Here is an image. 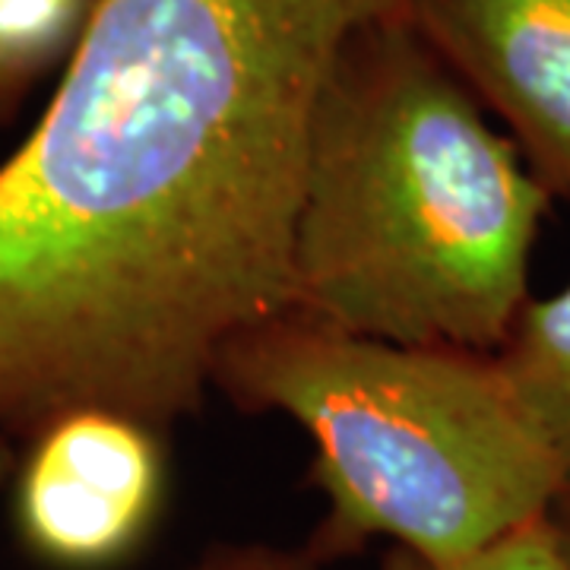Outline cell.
Here are the masks:
<instances>
[{
    "mask_svg": "<svg viewBox=\"0 0 570 570\" xmlns=\"http://www.w3.org/2000/svg\"><path fill=\"white\" fill-rule=\"evenodd\" d=\"M403 0H92L0 163V438L108 409L197 415L288 311L307 134L352 32Z\"/></svg>",
    "mask_w": 570,
    "mask_h": 570,
    "instance_id": "obj_1",
    "label": "cell"
},
{
    "mask_svg": "<svg viewBox=\"0 0 570 570\" xmlns=\"http://www.w3.org/2000/svg\"><path fill=\"white\" fill-rule=\"evenodd\" d=\"M551 194L403 13L352 32L307 134L288 311L396 346L498 352Z\"/></svg>",
    "mask_w": 570,
    "mask_h": 570,
    "instance_id": "obj_2",
    "label": "cell"
},
{
    "mask_svg": "<svg viewBox=\"0 0 570 570\" xmlns=\"http://www.w3.org/2000/svg\"><path fill=\"white\" fill-rule=\"evenodd\" d=\"M213 387L307 434L326 513L305 546L326 568L374 539L466 558L549 517L570 482L491 352L396 346L285 311L225 348Z\"/></svg>",
    "mask_w": 570,
    "mask_h": 570,
    "instance_id": "obj_3",
    "label": "cell"
},
{
    "mask_svg": "<svg viewBox=\"0 0 570 570\" xmlns=\"http://www.w3.org/2000/svg\"><path fill=\"white\" fill-rule=\"evenodd\" d=\"M168 498L165 431L108 409L41 425L10 475L20 546L55 570H115L153 539Z\"/></svg>",
    "mask_w": 570,
    "mask_h": 570,
    "instance_id": "obj_4",
    "label": "cell"
},
{
    "mask_svg": "<svg viewBox=\"0 0 570 570\" xmlns=\"http://www.w3.org/2000/svg\"><path fill=\"white\" fill-rule=\"evenodd\" d=\"M403 20L570 197V0H403Z\"/></svg>",
    "mask_w": 570,
    "mask_h": 570,
    "instance_id": "obj_5",
    "label": "cell"
},
{
    "mask_svg": "<svg viewBox=\"0 0 570 570\" xmlns=\"http://www.w3.org/2000/svg\"><path fill=\"white\" fill-rule=\"evenodd\" d=\"M494 355L504 384L570 472V283L530 298Z\"/></svg>",
    "mask_w": 570,
    "mask_h": 570,
    "instance_id": "obj_6",
    "label": "cell"
},
{
    "mask_svg": "<svg viewBox=\"0 0 570 570\" xmlns=\"http://www.w3.org/2000/svg\"><path fill=\"white\" fill-rule=\"evenodd\" d=\"M92 0H0V115L70 58Z\"/></svg>",
    "mask_w": 570,
    "mask_h": 570,
    "instance_id": "obj_7",
    "label": "cell"
},
{
    "mask_svg": "<svg viewBox=\"0 0 570 570\" xmlns=\"http://www.w3.org/2000/svg\"><path fill=\"white\" fill-rule=\"evenodd\" d=\"M377 570H570L549 517L532 520L485 549L453 561H425L403 549H387Z\"/></svg>",
    "mask_w": 570,
    "mask_h": 570,
    "instance_id": "obj_8",
    "label": "cell"
},
{
    "mask_svg": "<svg viewBox=\"0 0 570 570\" xmlns=\"http://www.w3.org/2000/svg\"><path fill=\"white\" fill-rule=\"evenodd\" d=\"M190 570H326V564L307 546L219 542L206 549Z\"/></svg>",
    "mask_w": 570,
    "mask_h": 570,
    "instance_id": "obj_9",
    "label": "cell"
},
{
    "mask_svg": "<svg viewBox=\"0 0 570 570\" xmlns=\"http://www.w3.org/2000/svg\"><path fill=\"white\" fill-rule=\"evenodd\" d=\"M551 520V530L558 535V546L564 551V561H568L570 568V482L564 485V491L558 494V501H554V508L549 513Z\"/></svg>",
    "mask_w": 570,
    "mask_h": 570,
    "instance_id": "obj_10",
    "label": "cell"
},
{
    "mask_svg": "<svg viewBox=\"0 0 570 570\" xmlns=\"http://www.w3.org/2000/svg\"><path fill=\"white\" fill-rule=\"evenodd\" d=\"M17 444L13 441H7V438H0V489L3 485H10V475H13V466H17Z\"/></svg>",
    "mask_w": 570,
    "mask_h": 570,
    "instance_id": "obj_11",
    "label": "cell"
}]
</instances>
